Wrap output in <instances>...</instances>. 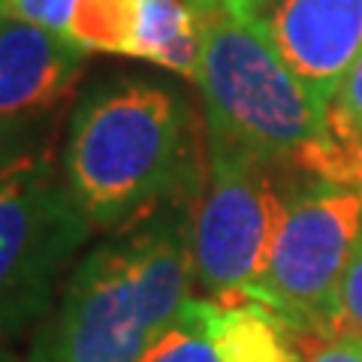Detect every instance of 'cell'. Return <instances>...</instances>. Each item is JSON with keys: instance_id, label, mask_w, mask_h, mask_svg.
Returning a JSON list of instances; mask_svg holds the SVG:
<instances>
[{"instance_id": "obj_1", "label": "cell", "mask_w": 362, "mask_h": 362, "mask_svg": "<svg viewBox=\"0 0 362 362\" xmlns=\"http://www.w3.org/2000/svg\"><path fill=\"white\" fill-rule=\"evenodd\" d=\"M194 278L190 211L181 202L112 233L64 278L28 362H139L190 302Z\"/></svg>"}, {"instance_id": "obj_2", "label": "cell", "mask_w": 362, "mask_h": 362, "mask_svg": "<svg viewBox=\"0 0 362 362\" xmlns=\"http://www.w3.org/2000/svg\"><path fill=\"white\" fill-rule=\"evenodd\" d=\"M61 173L94 233H121L178 206L197 178L190 109L148 78H106L66 121Z\"/></svg>"}, {"instance_id": "obj_3", "label": "cell", "mask_w": 362, "mask_h": 362, "mask_svg": "<svg viewBox=\"0 0 362 362\" xmlns=\"http://www.w3.org/2000/svg\"><path fill=\"white\" fill-rule=\"evenodd\" d=\"M199 30L194 82L206 103L209 139L299 175L362 185V142L299 82L266 21H242L221 9L199 18Z\"/></svg>"}, {"instance_id": "obj_4", "label": "cell", "mask_w": 362, "mask_h": 362, "mask_svg": "<svg viewBox=\"0 0 362 362\" xmlns=\"http://www.w3.org/2000/svg\"><path fill=\"white\" fill-rule=\"evenodd\" d=\"M302 178L308 175L209 139L206 185L190 209V245L197 284L211 302H247Z\"/></svg>"}, {"instance_id": "obj_5", "label": "cell", "mask_w": 362, "mask_h": 362, "mask_svg": "<svg viewBox=\"0 0 362 362\" xmlns=\"http://www.w3.org/2000/svg\"><path fill=\"white\" fill-rule=\"evenodd\" d=\"M90 233L49 145L0 178V344L40 326Z\"/></svg>"}, {"instance_id": "obj_6", "label": "cell", "mask_w": 362, "mask_h": 362, "mask_svg": "<svg viewBox=\"0 0 362 362\" xmlns=\"http://www.w3.org/2000/svg\"><path fill=\"white\" fill-rule=\"evenodd\" d=\"M362 230V185L302 178L284 209L263 275L247 293L293 329L332 335L338 284Z\"/></svg>"}, {"instance_id": "obj_7", "label": "cell", "mask_w": 362, "mask_h": 362, "mask_svg": "<svg viewBox=\"0 0 362 362\" xmlns=\"http://www.w3.org/2000/svg\"><path fill=\"white\" fill-rule=\"evenodd\" d=\"M263 21L299 82L332 106L362 52V0H275Z\"/></svg>"}, {"instance_id": "obj_8", "label": "cell", "mask_w": 362, "mask_h": 362, "mask_svg": "<svg viewBox=\"0 0 362 362\" xmlns=\"http://www.w3.org/2000/svg\"><path fill=\"white\" fill-rule=\"evenodd\" d=\"M88 52L64 33L0 16V118L42 115L85 70Z\"/></svg>"}, {"instance_id": "obj_9", "label": "cell", "mask_w": 362, "mask_h": 362, "mask_svg": "<svg viewBox=\"0 0 362 362\" xmlns=\"http://www.w3.org/2000/svg\"><path fill=\"white\" fill-rule=\"evenodd\" d=\"M214 344L221 362H302L287 323L257 302H214Z\"/></svg>"}, {"instance_id": "obj_10", "label": "cell", "mask_w": 362, "mask_h": 362, "mask_svg": "<svg viewBox=\"0 0 362 362\" xmlns=\"http://www.w3.org/2000/svg\"><path fill=\"white\" fill-rule=\"evenodd\" d=\"M145 16V0H76L64 37L85 52L133 58Z\"/></svg>"}, {"instance_id": "obj_11", "label": "cell", "mask_w": 362, "mask_h": 362, "mask_svg": "<svg viewBox=\"0 0 362 362\" xmlns=\"http://www.w3.org/2000/svg\"><path fill=\"white\" fill-rule=\"evenodd\" d=\"M139 362H221L214 344V302L190 299L175 320L151 338Z\"/></svg>"}, {"instance_id": "obj_12", "label": "cell", "mask_w": 362, "mask_h": 362, "mask_svg": "<svg viewBox=\"0 0 362 362\" xmlns=\"http://www.w3.org/2000/svg\"><path fill=\"white\" fill-rule=\"evenodd\" d=\"M332 335H341V338L362 344V230L354 245V254H350L344 266L341 284H338Z\"/></svg>"}, {"instance_id": "obj_13", "label": "cell", "mask_w": 362, "mask_h": 362, "mask_svg": "<svg viewBox=\"0 0 362 362\" xmlns=\"http://www.w3.org/2000/svg\"><path fill=\"white\" fill-rule=\"evenodd\" d=\"M40 148H45V121L40 115L0 118V178Z\"/></svg>"}, {"instance_id": "obj_14", "label": "cell", "mask_w": 362, "mask_h": 362, "mask_svg": "<svg viewBox=\"0 0 362 362\" xmlns=\"http://www.w3.org/2000/svg\"><path fill=\"white\" fill-rule=\"evenodd\" d=\"M293 344L299 350L302 362H362V344L350 341L341 335H323V332H305V329H293Z\"/></svg>"}, {"instance_id": "obj_15", "label": "cell", "mask_w": 362, "mask_h": 362, "mask_svg": "<svg viewBox=\"0 0 362 362\" xmlns=\"http://www.w3.org/2000/svg\"><path fill=\"white\" fill-rule=\"evenodd\" d=\"M332 118L341 124L350 136H356L362 142V52L356 54L341 90H338V97L332 103Z\"/></svg>"}, {"instance_id": "obj_16", "label": "cell", "mask_w": 362, "mask_h": 362, "mask_svg": "<svg viewBox=\"0 0 362 362\" xmlns=\"http://www.w3.org/2000/svg\"><path fill=\"white\" fill-rule=\"evenodd\" d=\"M272 4L275 0H223V13H230L242 21H263Z\"/></svg>"}, {"instance_id": "obj_17", "label": "cell", "mask_w": 362, "mask_h": 362, "mask_svg": "<svg viewBox=\"0 0 362 362\" xmlns=\"http://www.w3.org/2000/svg\"><path fill=\"white\" fill-rule=\"evenodd\" d=\"M185 4L194 9L199 18H206L211 13H221V9H223V0H185Z\"/></svg>"}, {"instance_id": "obj_18", "label": "cell", "mask_w": 362, "mask_h": 362, "mask_svg": "<svg viewBox=\"0 0 362 362\" xmlns=\"http://www.w3.org/2000/svg\"><path fill=\"white\" fill-rule=\"evenodd\" d=\"M0 362H21V359H18L6 344H0Z\"/></svg>"}]
</instances>
